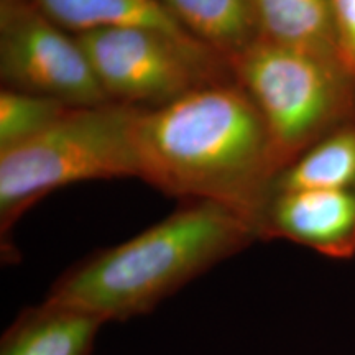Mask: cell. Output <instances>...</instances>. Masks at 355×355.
<instances>
[{"label":"cell","instance_id":"4","mask_svg":"<svg viewBox=\"0 0 355 355\" xmlns=\"http://www.w3.org/2000/svg\"><path fill=\"white\" fill-rule=\"evenodd\" d=\"M229 66L265 119L283 170L327 133L355 122V76L339 58L260 40Z\"/></svg>","mask_w":355,"mask_h":355},{"label":"cell","instance_id":"10","mask_svg":"<svg viewBox=\"0 0 355 355\" xmlns=\"http://www.w3.org/2000/svg\"><path fill=\"white\" fill-rule=\"evenodd\" d=\"M44 15L79 35L114 26H141L191 38L158 0H32ZM194 40V38H193Z\"/></svg>","mask_w":355,"mask_h":355},{"label":"cell","instance_id":"1","mask_svg":"<svg viewBox=\"0 0 355 355\" xmlns=\"http://www.w3.org/2000/svg\"><path fill=\"white\" fill-rule=\"evenodd\" d=\"M135 150L140 180L183 201L227 206L254 225L283 170L265 119L235 79L140 109Z\"/></svg>","mask_w":355,"mask_h":355},{"label":"cell","instance_id":"14","mask_svg":"<svg viewBox=\"0 0 355 355\" xmlns=\"http://www.w3.org/2000/svg\"><path fill=\"white\" fill-rule=\"evenodd\" d=\"M332 6L339 58L355 76V0H332Z\"/></svg>","mask_w":355,"mask_h":355},{"label":"cell","instance_id":"6","mask_svg":"<svg viewBox=\"0 0 355 355\" xmlns=\"http://www.w3.org/2000/svg\"><path fill=\"white\" fill-rule=\"evenodd\" d=\"M0 81L6 89L51 97L71 107L112 102L76 35L32 0H0Z\"/></svg>","mask_w":355,"mask_h":355},{"label":"cell","instance_id":"8","mask_svg":"<svg viewBox=\"0 0 355 355\" xmlns=\"http://www.w3.org/2000/svg\"><path fill=\"white\" fill-rule=\"evenodd\" d=\"M105 321L81 306L44 298L17 314L0 337V355H91Z\"/></svg>","mask_w":355,"mask_h":355},{"label":"cell","instance_id":"3","mask_svg":"<svg viewBox=\"0 0 355 355\" xmlns=\"http://www.w3.org/2000/svg\"><path fill=\"white\" fill-rule=\"evenodd\" d=\"M140 109L107 102L74 107L25 144L0 152L2 259L17 248L12 229L40 199L63 186L91 180L139 178L135 123Z\"/></svg>","mask_w":355,"mask_h":355},{"label":"cell","instance_id":"12","mask_svg":"<svg viewBox=\"0 0 355 355\" xmlns=\"http://www.w3.org/2000/svg\"><path fill=\"white\" fill-rule=\"evenodd\" d=\"M291 189H355V122L327 133L279 171L272 193Z\"/></svg>","mask_w":355,"mask_h":355},{"label":"cell","instance_id":"5","mask_svg":"<svg viewBox=\"0 0 355 355\" xmlns=\"http://www.w3.org/2000/svg\"><path fill=\"white\" fill-rule=\"evenodd\" d=\"M112 102L158 109L209 84L234 79L230 66L193 38L141 26L76 35Z\"/></svg>","mask_w":355,"mask_h":355},{"label":"cell","instance_id":"9","mask_svg":"<svg viewBox=\"0 0 355 355\" xmlns=\"http://www.w3.org/2000/svg\"><path fill=\"white\" fill-rule=\"evenodd\" d=\"M176 24L227 63L261 40L255 0H158Z\"/></svg>","mask_w":355,"mask_h":355},{"label":"cell","instance_id":"2","mask_svg":"<svg viewBox=\"0 0 355 355\" xmlns=\"http://www.w3.org/2000/svg\"><path fill=\"white\" fill-rule=\"evenodd\" d=\"M255 241L254 222L241 212L211 201H184L135 237L71 265L46 296L81 306L105 324L128 321L152 313Z\"/></svg>","mask_w":355,"mask_h":355},{"label":"cell","instance_id":"11","mask_svg":"<svg viewBox=\"0 0 355 355\" xmlns=\"http://www.w3.org/2000/svg\"><path fill=\"white\" fill-rule=\"evenodd\" d=\"M261 40L339 58L332 0H255ZM340 60V58H339Z\"/></svg>","mask_w":355,"mask_h":355},{"label":"cell","instance_id":"7","mask_svg":"<svg viewBox=\"0 0 355 355\" xmlns=\"http://www.w3.org/2000/svg\"><path fill=\"white\" fill-rule=\"evenodd\" d=\"M259 241L283 239L324 257H355V189L275 191L255 220Z\"/></svg>","mask_w":355,"mask_h":355},{"label":"cell","instance_id":"13","mask_svg":"<svg viewBox=\"0 0 355 355\" xmlns=\"http://www.w3.org/2000/svg\"><path fill=\"white\" fill-rule=\"evenodd\" d=\"M71 105L28 92L0 91V152L35 139L69 112Z\"/></svg>","mask_w":355,"mask_h":355}]
</instances>
